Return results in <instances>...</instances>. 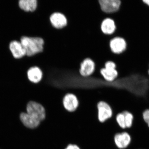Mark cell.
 <instances>
[{
  "label": "cell",
  "mask_w": 149,
  "mask_h": 149,
  "mask_svg": "<svg viewBox=\"0 0 149 149\" xmlns=\"http://www.w3.org/2000/svg\"><path fill=\"white\" fill-rule=\"evenodd\" d=\"M80 67L79 73L80 75L84 77H88L95 72L96 64L92 58H87L81 62Z\"/></svg>",
  "instance_id": "obj_8"
},
{
  "label": "cell",
  "mask_w": 149,
  "mask_h": 149,
  "mask_svg": "<svg viewBox=\"0 0 149 149\" xmlns=\"http://www.w3.org/2000/svg\"><path fill=\"white\" fill-rule=\"evenodd\" d=\"M99 1L102 10L107 13L116 12L121 5L120 0H99Z\"/></svg>",
  "instance_id": "obj_11"
},
{
  "label": "cell",
  "mask_w": 149,
  "mask_h": 149,
  "mask_svg": "<svg viewBox=\"0 0 149 149\" xmlns=\"http://www.w3.org/2000/svg\"><path fill=\"white\" fill-rule=\"evenodd\" d=\"M143 1L145 3L149 6V0H143Z\"/></svg>",
  "instance_id": "obj_19"
},
{
  "label": "cell",
  "mask_w": 149,
  "mask_h": 149,
  "mask_svg": "<svg viewBox=\"0 0 149 149\" xmlns=\"http://www.w3.org/2000/svg\"><path fill=\"white\" fill-rule=\"evenodd\" d=\"M63 104L65 109L70 112H73L77 109L79 102L77 96L73 93L66 94L63 99Z\"/></svg>",
  "instance_id": "obj_7"
},
{
  "label": "cell",
  "mask_w": 149,
  "mask_h": 149,
  "mask_svg": "<svg viewBox=\"0 0 149 149\" xmlns=\"http://www.w3.org/2000/svg\"><path fill=\"white\" fill-rule=\"evenodd\" d=\"M18 6L25 12H34L37 9V0H19Z\"/></svg>",
  "instance_id": "obj_15"
},
{
  "label": "cell",
  "mask_w": 149,
  "mask_h": 149,
  "mask_svg": "<svg viewBox=\"0 0 149 149\" xmlns=\"http://www.w3.org/2000/svg\"><path fill=\"white\" fill-rule=\"evenodd\" d=\"M50 21L53 27L56 29H62L67 25V19L63 14L60 13H53L50 17Z\"/></svg>",
  "instance_id": "obj_13"
},
{
  "label": "cell",
  "mask_w": 149,
  "mask_h": 149,
  "mask_svg": "<svg viewBox=\"0 0 149 149\" xmlns=\"http://www.w3.org/2000/svg\"><path fill=\"white\" fill-rule=\"evenodd\" d=\"M19 41L26 51L27 56H34L44 51L45 41L42 37L24 36Z\"/></svg>",
  "instance_id": "obj_1"
},
{
  "label": "cell",
  "mask_w": 149,
  "mask_h": 149,
  "mask_svg": "<svg viewBox=\"0 0 149 149\" xmlns=\"http://www.w3.org/2000/svg\"><path fill=\"white\" fill-rule=\"evenodd\" d=\"M65 149H80V147L75 144H70L68 145Z\"/></svg>",
  "instance_id": "obj_18"
},
{
  "label": "cell",
  "mask_w": 149,
  "mask_h": 149,
  "mask_svg": "<svg viewBox=\"0 0 149 149\" xmlns=\"http://www.w3.org/2000/svg\"><path fill=\"white\" fill-rule=\"evenodd\" d=\"M8 47L12 55L15 59H20L26 56V51L19 41H11Z\"/></svg>",
  "instance_id": "obj_9"
},
{
  "label": "cell",
  "mask_w": 149,
  "mask_h": 149,
  "mask_svg": "<svg viewBox=\"0 0 149 149\" xmlns=\"http://www.w3.org/2000/svg\"><path fill=\"white\" fill-rule=\"evenodd\" d=\"M98 119L100 122L104 123L113 117V112L112 108L107 102L101 101L97 104Z\"/></svg>",
  "instance_id": "obj_4"
},
{
  "label": "cell",
  "mask_w": 149,
  "mask_h": 149,
  "mask_svg": "<svg viewBox=\"0 0 149 149\" xmlns=\"http://www.w3.org/2000/svg\"><path fill=\"white\" fill-rule=\"evenodd\" d=\"M26 112L41 121H44L47 116L45 108L38 102L30 101L26 106Z\"/></svg>",
  "instance_id": "obj_2"
},
{
  "label": "cell",
  "mask_w": 149,
  "mask_h": 149,
  "mask_svg": "<svg viewBox=\"0 0 149 149\" xmlns=\"http://www.w3.org/2000/svg\"><path fill=\"white\" fill-rule=\"evenodd\" d=\"M19 119L24 127L28 129H36L40 126L41 123L40 120L25 112L20 113Z\"/></svg>",
  "instance_id": "obj_10"
},
{
  "label": "cell",
  "mask_w": 149,
  "mask_h": 149,
  "mask_svg": "<svg viewBox=\"0 0 149 149\" xmlns=\"http://www.w3.org/2000/svg\"><path fill=\"white\" fill-rule=\"evenodd\" d=\"M27 76V79L30 83L37 84L40 83L43 80L44 73L40 68L35 65L28 69Z\"/></svg>",
  "instance_id": "obj_12"
},
{
  "label": "cell",
  "mask_w": 149,
  "mask_h": 149,
  "mask_svg": "<svg viewBox=\"0 0 149 149\" xmlns=\"http://www.w3.org/2000/svg\"><path fill=\"white\" fill-rule=\"evenodd\" d=\"M113 139L115 145L118 149L127 148L132 141L130 134L125 131L116 133Z\"/></svg>",
  "instance_id": "obj_5"
},
{
  "label": "cell",
  "mask_w": 149,
  "mask_h": 149,
  "mask_svg": "<svg viewBox=\"0 0 149 149\" xmlns=\"http://www.w3.org/2000/svg\"><path fill=\"white\" fill-rule=\"evenodd\" d=\"M143 118L144 122L149 128V109L145 110L143 113Z\"/></svg>",
  "instance_id": "obj_17"
},
{
  "label": "cell",
  "mask_w": 149,
  "mask_h": 149,
  "mask_svg": "<svg viewBox=\"0 0 149 149\" xmlns=\"http://www.w3.org/2000/svg\"><path fill=\"white\" fill-rule=\"evenodd\" d=\"M148 75L149 76V68L148 71Z\"/></svg>",
  "instance_id": "obj_20"
},
{
  "label": "cell",
  "mask_w": 149,
  "mask_h": 149,
  "mask_svg": "<svg viewBox=\"0 0 149 149\" xmlns=\"http://www.w3.org/2000/svg\"><path fill=\"white\" fill-rule=\"evenodd\" d=\"M100 72L104 80L109 83L115 81L118 75L116 65L111 61H109L105 63L104 66L100 69Z\"/></svg>",
  "instance_id": "obj_3"
},
{
  "label": "cell",
  "mask_w": 149,
  "mask_h": 149,
  "mask_svg": "<svg viewBox=\"0 0 149 149\" xmlns=\"http://www.w3.org/2000/svg\"><path fill=\"white\" fill-rule=\"evenodd\" d=\"M116 25L113 19L107 18L104 19L101 24V30L104 35L111 36L116 30Z\"/></svg>",
  "instance_id": "obj_14"
},
{
  "label": "cell",
  "mask_w": 149,
  "mask_h": 149,
  "mask_svg": "<svg viewBox=\"0 0 149 149\" xmlns=\"http://www.w3.org/2000/svg\"><path fill=\"white\" fill-rule=\"evenodd\" d=\"M124 116L126 129H129L132 127L134 121V116L132 113L128 111H122Z\"/></svg>",
  "instance_id": "obj_16"
},
{
  "label": "cell",
  "mask_w": 149,
  "mask_h": 149,
  "mask_svg": "<svg viewBox=\"0 0 149 149\" xmlns=\"http://www.w3.org/2000/svg\"><path fill=\"white\" fill-rule=\"evenodd\" d=\"M109 46L112 53L118 55L122 54L126 50L127 44L124 38L117 36L111 39Z\"/></svg>",
  "instance_id": "obj_6"
}]
</instances>
